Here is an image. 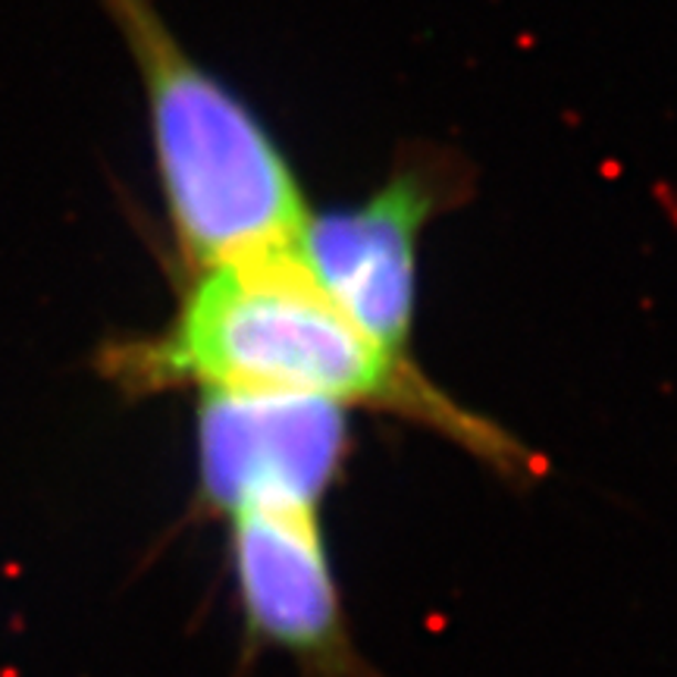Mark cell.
Returning a JSON list of instances; mask_svg holds the SVG:
<instances>
[{
  "mask_svg": "<svg viewBox=\"0 0 677 677\" xmlns=\"http://www.w3.org/2000/svg\"><path fill=\"white\" fill-rule=\"evenodd\" d=\"M436 192L424 173L395 176L368 201L308 216L302 257L327 295L383 349L408 358L417 242Z\"/></svg>",
  "mask_w": 677,
  "mask_h": 677,
  "instance_id": "obj_4",
  "label": "cell"
},
{
  "mask_svg": "<svg viewBox=\"0 0 677 677\" xmlns=\"http://www.w3.org/2000/svg\"><path fill=\"white\" fill-rule=\"evenodd\" d=\"M145 82L176 242L194 271L286 252L308 223L289 160L239 97L194 63L151 0H104Z\"/></svg>",
  "mask_w": 677,
  "mask_h": 677,
  "instance_id": "obj_2",
  "label": "cell"
},
{
  "mask_svg": "<svg viewBox=\"0 0 677 677\" xmlns=\"http://www.w3.org/2000/svg\"><path fill=\"white\" fill-rule=\"evenodd\" d=\"M230 546L239 600L254 634L317 665L346 662V624L317 505L235 508Z\"/></svg>",
  "mask_w": 677,
  "mask_h": 677,
  "instance_id": "obj_5",
  "label": "cell"
},
{
  "mask_svg": "<svg viewBox=\"0 0 677 677\" xmlns=\"http://www.w3.org/2000/svg\"><path fill=\"white\" fill-rule=\"evenodd\" d=\"M107 358V373L126 387L383 408L440 426L503 465L518 458L499 430L358 327L317 283L298 245L194 271L173 324Z\"/></svg>",
  "mask_w": 677,
  "mask_h": 677,
  "instance_id": "obj_1",
  "label": "cell"
},
{
  "mask_svg": "<svg viewBox=\"0 0 677 677\" xmlns=\"http://www.w3.org/2000/svg\"><path fill=\"white\" fill-rule=\"evenodd\" d=\"M201 484L226 515L245 505H320L349 448L346 408L271 395H204Z\"/></svg>",
  "mask_w": 677,
  "mask_h": 677,
  "instance_id": "obj_3",
  "label": "cell"
}]
</instances>
